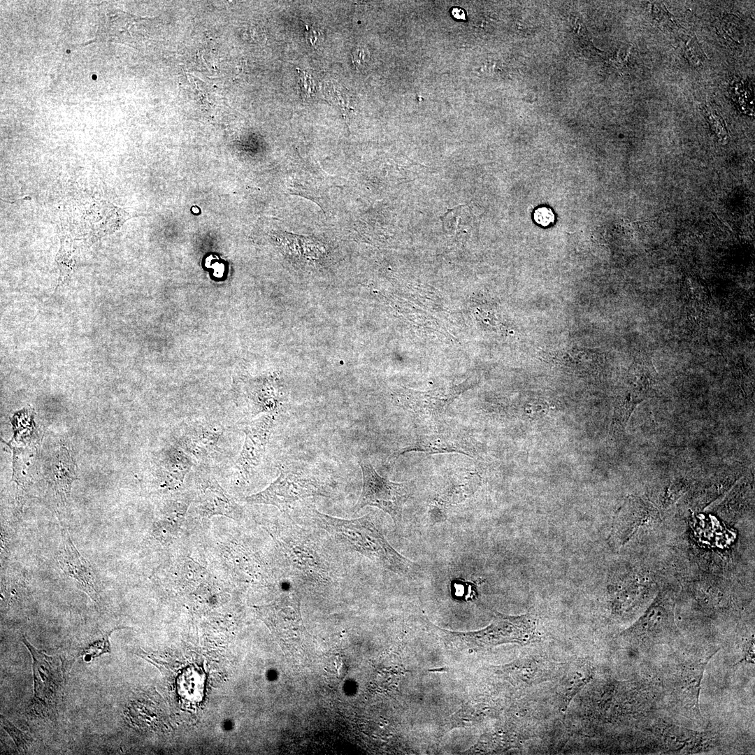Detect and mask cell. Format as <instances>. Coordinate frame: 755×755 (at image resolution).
<instances>
[{
	"label": "cell",
	"instance_id": "cell-1",
	"mask_svg": "<svg viewBox=\"0 0 755 755\" xmlns=\"http://www.w3.org/2000/svg\"><path fill=\"white\" fill-rule=\"evenodd\" d=\"M321 525L340 543L398 575L414 579L420 566L398 553L369 515L344 519L314 510Z\"/></svg>",
	"mask_w": 755,
	"mask_h": 755
},
{
	"label": "cell",
	"instance_id": "cell-2",
	"mask_svg": "<svg viewBox=\"0 0 755 755\" xmlns=\"http://www.w3.org/2000/svg\"><path fill=\"white\" fill-rule=\"evenodd\" d=\"M63 226L76 240L93 243L117 229L130 218L127 211L105 201L73 204L64 213Z\"/></svg>",
	"mask_w": 755,
	"mask_h": 755
},
{
	"label": "cell",
	"instance_id": "cell-3",
	"mask_svg": "<svg viewBox=\"0 0 755 755\" xmlns=\"http://www.w3.org/2000/svg\"><path fill=\"white\" fill-rule=\"evenodd\" d=\"M22 642L33 659L34 696L29 705L31 712L38 717L53 719L64 692L66 674L63 663L58 657L36 649L24 636Z\"/></svg>",
	"mask_w": 755,
	"mask_h": 755
},
{
	"label": "cell",
	"instance_id": "cell-4",
	"mask_svg": "<svg viewBox=\"0 0 755 755\" xmlns=\"http://www.w3.org/2000/svg\"><path fill=\"white\" fill-rule=\"evenodd\" d=\"M329 493L326 484L318 476L304 470L284 467L267 488L247 496L245 501L250 504L272 505L284 509L304 498L329 496Z\"/></svg>",
	"mask_w": 755,
	"mask_h": 755
},
{
	"label": "cell",
	"instance_id": "cell-5",
	"mask_svg": "<svg viewBox=\"0 0 755 755\" xmlns=\"http://www.w3.org/2000/svg\"><path fill=\"white\" fill-rule=\"evenodd\" d=\"M362 472L361 493L353 510L357 512L365 506H374L387 513L397 526L402 520L405 503L412 494L408 482H394L380 476L372 466L359 461Z\"/></svg>",
	"mask_w": 755,
	"mask_h": 755
},
{
	"label": "cell",
	"instance_id": "cell-6",
	"mask_svg": "<svg viewBox=\"0 0 755 755\" xmlns=\"http://www.w3.org/2000/svg\"><path fill=\"white\" fill-rule=\"evenodd\" d=\"M455 635L466 643L476 647L512 642L528 645L538 637V619L528 613L512 616L496 612L495 619L484 628Z\"/></svg>",
	"mask_w": 755,
	"mask_h": 755
},
{
	"label": "cell",
	"instance_id": "cell-7",
	"mask_svg": "<svg viewBox=\"0 0 755 755\" xmlns=\"http://www.w3.org/2000/svg\"><path fill=\"white\" fill-rule=\"evenodd\" d=\"M224 429L217 422L197 419L180 425L173 433V444L194 461L205 463L220 450Z\"/></svg>",
	"mask_w": 755,
	"mask_h": 755
},
{
	"label": "cell",
	"instance_id": "cell-8",
	"mask_svg": "<svg viewBox=\"0 0 755 755\" xmlns=\"http://www.w3.org/2000/svg\"><path fill=\"white\" fill-rule=\"evenodd\" d=\"M275 421V412L264 413L241 424L245 441L235 462V475L245 480L260 465Z\"/></svg>",
	"mask_w": 755,
	"mask_h": 755
},
{
	"label": "cell",
	"instance_id": "cell-9",
	"mask_svg": "<svg viewBox=\"0 0 755 755\" xmlns=\"http://www.w3.org/2000/svg\"><path fill=\"white\" fill-rule=\"evenodd\" d=\"M261 615L285 645H296L305 631L300 602L289 594L280 598L276 603L261 607Z\"/></svg>",
	"mask_w": 755,
	"mask_h": 755
},
{
	"label": "cell",
	"instance_id": "cell-10",
	"mask_svg": "<svg viewBox=\"0 0 755 755\" xmlns=\"http://www.w3.org/2000/svg\"><path fill=\"white\" fill-rule=\"evenodd\" d=\"M60 526L62 539L57 555L60 568L92 600L99 604V584L94 570L76 549L66 527L62 524Z\"/></svg>",
	"mask_w": 755,
	"mask_h": 755
},
{
	"label": "cell",
	"instance_id": "cell-11",
	"mask_svg": "<svg viewBox=\"0 0 755 755\" xmlns=\"http://www.w3.org/2000/svg\"><path fill=\"white\" fill-rule=\"evenodd\" d=\"M194 504L203 517L223 515L238 519L242 515L241 507L223 489L211 475L199 478Z\"/></svg>",
	"mask_w": 755,
	"mask_h": 755
},
{
	"label": "cell",
	"instance_id": "cell-12",
	"mask_svg": "<svg viewBox=\"0 0 755 755\" xmlns=\"http://www.w3.org/2000/svg\"><path fill=\"white\" fill-rule=\"evenodd\" d=\"M194 463L189 455L173 443L163 449L157 456L159 479L164 487L175 489L183 482Z\"/></svg>",
	"mask_w": 755,
	"mask_h": 755
},
{
	"label": "cell",
	"instance_id": "cell-13",
	"mask_svg": "<svg viewBox=\"0 0 755 755\" xmlns=\"http://www.w3.org/2000/svg\"><path fill=\"white\" fill-rule=\"evenodd\" d=\"M410 452H421L426 454L461 453L471 456L464 440L448 432L419 435L411 445L395 454L398 456Z\"/></svg>",
	"mask_w": 755,
	"mask_h": 755
},
{
	"label": "cell",
	"instance_id": "cell-14",
	"mask_svg": "<svg viewBox=\"0 0 755 755\" xmlns=\"http://www.w3.org/2000/svg\"><path fill=\"white\" fill-rule=\"evenodd\" d=\"M559 663L536 658L526 657L515 661L510 668L515 683L520 687H529L552 678Z\"/></svg>",
	"mask_w": 755,
	"mask_h": 755
},
{
	"label": "cell",
	"instance_id": "cell-15",
	"mask_svg": "<svg viewBox=\"0 0 755 755\" xmlns=\"http://www.w3.org/2000/svg\"><path fill=\"white\" fill-rule=\"evenodd\" d=\"M77 479L76 465L68 450L62 446L52 459L50 481L59 501L65 503L70 497L72 484Z\"/></svg>",
	"mask_w": 755,
	"mask_h": 755
},
{
	"label": "cell",
	"instance_id": "cell-16",
	"mask_svg": "<svg viewBox=\"0 0 755 755\" xmlns=\"http://www.w3.org/2000/svg\"><path fill=\"white\" fill-rule=\"evenodd\" d=\"M592 671L588 663L582 661L573 665L561 680L560 707L565 712L575 696L589 682Z\"/></svg>",
	"mask_w": 755,
	"mask_h": 755
},
{
	"label": "cell",
	"instance_id": "cell-17",
	"mask_svg": "<svg viewBox=\"0 0 755 755\" xmlns=\"http://www.w3.org/2000/svg\"><path fill=\"white\" fill-rule=\"evenodd\" d=\"M115 629L107 632L102 638L99 640L89 642L87 645L80 647L76 652L77 656H85L86 661H90L92 659L106 653L110 652V646L109 638L110 634Z\"/></svg>",
	"mask_w": 755,
	"mask_h": 755
},
{
	"label": "cell",
	"instance_id": "cell-18",
	"mask_svg": "<svg viewBox=\"0 0 755 755\" xmlns=\"http://www.w3.org/2000/svg\"><path fill=\"white\" fill-rule=\"evenodd\" d=\"M1 717L3 728L14 740L17 750L26 752L32 742L31 737L18 729L4 717Z\"/></svg>",
	"mask_w": 755,
	"mask_h": 755
},
{
	"label": "cell",
	"instance_id": "cell-19",
	"mask_svg": "<svg viewBox=\"0 0 755 755\" xmlns=\"http://www.w3.org/2000/svg\"><path fill=\"white\" fill-rule=\"evenodd\" d=\"M534 220L538 224L546 226L554 222V215L550 209L541 207L535 210Z\"/></svg>",
	"mask_w": 755,
	"mask_h": 755
},
{
	"label": "cell",
	"instance_id": "cell-20",
	"mask_svg": "<svg viewBox=\"0 0 755 755\" xmlns=\"http://www.w3.org/2000/svg\"><path fill=\"white\" fill-rule=\"evenodd\" d=\"M369 52L363 46L357 48L352 52V62L357 68L362 67L364 64L369 61Z\"/></svg>",
	"mask_w": 755,
	"mask_h": 755
},
{
	"label": "cell",
	"instance_id": "cell-21",
	"mask_svg": "<svg viewBox=\"0 0 755 755\" xmlns=\"http://www.w3.org/2000/svg\"><path fill=\"white\" fill-rule=\"evenodd\" d=\"M319 33L313 30L310 34H307V40L311 43L312 46L318 45L320 41Z\"/></svg>",
	"mask_w": 755,
	"mask_h": 755
},
{
	"label": "cell",
	"instance_id": "cell-22",
	"mask_svg": "<svg viewBox=\"0 0 755 755\" xmlns=\"http://www.w3.org/2000/svg\"><path fill=\"white\" fill-rule=\"evenodd\" d=\"M452 15L457 19H463L465 17L464 12L461 8H454L452 10Z\"/></svg>",
	"mask_w": 755,
	"mask_h": 755
}]
</instances>
